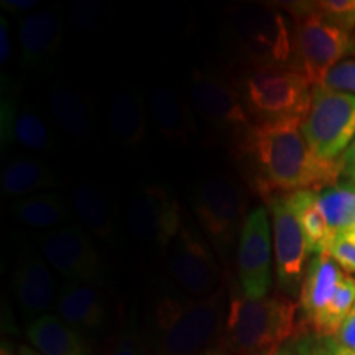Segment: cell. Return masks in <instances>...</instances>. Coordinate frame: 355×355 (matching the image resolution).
Instances as JSON below:
<instances>
[{"mask_svg":"<svg viewBox=\"0 0 355 355\" xmlns=\"http://www.w3.org/2000/svg\"><path fill=\"white\" fill-rule=\"evenodd\" d=\"M102 19V7L97 2H76L71 7L69 21L78 30H91Z\"/></svg>","mask_w":355,"mask_h":355,"instance_id":"34","label":"cell"},{"mask_svg":"<svg viewBox=\"0 0 355 355\" xmlns=\"http://www.w3.org/2000/svg\"><path fill=\"white\" fill-rule=\"evenodd\" d=\"M73 209L86 227L102 242H117V224L112 207L94 186L83 184L73 191Z\"/></svg>","mask_w":355,"mask_h":355,"instance_id":"25","label":"cell"},{"mask_svg":"<svg viewBox=\"0 0 355 355\" xmlns=\"http://www.w3.org/2000/svg\"><path fill=\"white\" fill-rule=\"evenodd\" d=\"M0 355H17V349L12 347L10 343H2V350H0Z\"/></svg>","mask_w":355,"mask_h":355,"instance_id":"44","label":"cell"},{"mask_svg":"<svg viewBox=\"0 0 355 355\" xmlns=\"http://www.w3.org/2000/svg\"><path fill=\"white\" fill-rule=\"evenodd\" d=\"M20 64L26 71H44L53 63L61 44V24L53 12L40 10L19 21Z\"/></svg>","mask_w":355,"mask_h":355,"instance_id":"16","label":"cell"},{"mask_svg":"<svg viewBox=\"0 0 355 355\" xmlns=\"http://www.w3.org/2000/svg\"><path fill=\"white\" fill-rule=\"evenodd\" d=\"M125 222L133 237L165 250L184 225L180 202L170 191L158 184L141 186L132 194Z\"/></svg>","mask_w":355,"mask_h":355,"instance_id":"11","label":"cell"},{"mask_svg":"<svg viewBox=\"0 0 355 355\" xmlns=\"http://www.w3.org/2000/svg\"><path fill=\"white\" fill-rule=\"evenodd\" d=\"M345 272L327 254L313 255L300 290V309L304 321L311 324L326 308L343 282Z\"/></svg>","mask_w":355,"mask_h":355,"instance_id":"19","label":"cell"},{"mask_svg":"<svg viewBox=\"0 0 355 355\" xmlns=\"http://www.w3.org/2000/svg\"><path fill=\"white\" fill-rule=\"evenodd\" d=\"M148 105L135 89H123L110 101L107 109L109 130L127 148L141 145L146 135Z\"/></svg>","mask_w":355,"mask_h":355,"instance_id":"20","label":"cell"},{"mask_svg":"<svg viewBox=\"0 0 355 355\" xmlns=\"http://www.w3.org/2000/svg\"><path fill=\"white\" fill-rule=\"evenodd\" d=\"M293 21H295L293 68L300 71L313 87L321 86L327 73L336 64L347 60L349 55H355L352 33L313 15L301 17Z\"/></svg>","mask_w":355,"mask_h":355,"instance_id":"8","label":"cell"},{"mask_svg":"<svg viewBox=\"0 0 355 355\" xmlns=\"http://www.w3.org/2000/svg\"><path fill=\"white\" fill-rule=\"evenodd\" d=\"M112 355H145L144 344L133 324L123 327L122 334L119 336L117 343L114 345Z\"/></svg>","mask_w":355,"mask_h":355,"instance_id":"35","label":"cell"},{"mask_svg":"<svg viewBox=\"0 0 355 355\" xmlns=\"http://www.w3.org/2000/svg\"><path fill=\"white\" fill-rule=\"evenodd\" d=\"M166 257L171 278L193 298H206L225 285L214 248L188 225L166 248Z\"/></svg>","mask_w":355,"mask_h":355,"instance_id":"9","label":"cell"},{"mask_svg":"<svg viewBox=\"0 0 355 355\" xmlns=\"http://www.w3.org/2000/svg\"><path fill=\"white\" fill-rule=\"evenodd\" d=\"M225 313V285L206 298L163 296L153 311L157 355H199L217 340Z\"/></svg>","mask_w":355,"mask_h":355,"instance_id":"3","label":"cell"},{"mask_svg":"<svg viewBox=\"0 0 355 355\" xmlns=\"http://www.w3.org/2000/svg\"><path fill=\"white\" fill-rule=\"evenodd\" d=\"M13 293L25 316H46L58 300L55 279L46 260L37 250H26L19 257L13 272Z\"/></svg>","mask_w":355,"mask_h":355,"instance_id":"15","label":"cell"},{"mask_svg":"<svg viewBox=\"0 0 355 355\" xmlns=\"http://www.w3.org/2000/svg\"><path fill=\"white\" fill-rule=\"evenodd\" d=\"M189 104L166 84H158L150 91L148 114L163 139L176 145H191L196 135V122Z\"/></svg>","mask_w":355,"mask_h":355,"instance_id":"17","label":"cell"},{"mask_svg":"<svg viewBox=\"0 0 355 355\" xmlns=\"http://www.w3.org/2000/svg\"><path fill=\"white\" fill-rule=\"evenodd\" d=\"M301 121L252 123L235 139V159L248 188L268 201L296 191H322L343 178V157L319 158Z\"/></svg>","mask_w":355,"mask_h":355,"instance_id":"1","label":"cell"},{"mask_svg":"<svg viewBox=\"0 0 355 355\" xmlns=\"http://www.w3.org/2000/svg\"><path fill=\"white\" fill-rule=\"evenodd\" d=\"M12 144H19L32 152H53L56 148V140L46 122L32 107H19L17 110L10 133L2 150Z\"/></svg>","mask_w":355,"mask_h":355,"instance_id":"27","label":"cell"},{"mask_svg":"<svg viewBox=\"0 0 355 355\" xmlns=\"http://www.w3.org/2000/svg\"><path fill=\"white\" fill-rule=\"evenodd\" d=\"M3 10L15 13V15H20V13H28L37 10L40 2L37 0H2L0 2Z\"/></svg>","mask_w":355,"mask_h":355,"instance_id":"38","label":"cell"},{"mask_svg":"<svg viewBox=\"0 0 355 355\" xmlns=\"http://www.w3.org/2000/svg\"><path fill=\"white\" fill-rule=\"evenodd\" d=\"M321 207L332 235L355 225V184L343 181L318 193Z\"/></svg>","mask_w":355,"mask_h":355,"instance_id":"28","label":"cell"},{"mask_svg":"<svg viewBox=\"0 0 355 355\" xmlns=\"http://www.w3.org/2000/svg\"><path fill=\"white\" fill-rule=\"evenodd\" d=\"M277 350H278V347H275V349H268V350H260V352L248 354V355H275V354H277Z\"/></svg>","mask_w":355,"mask_h":355,"instance_id":"45","label":"cell"},{"mask_svg":"<svg viewBox=\"0 0 355 355\" xmlns=\"http://www.w3.org/2000/svg\"><path fill=\"white\" fill-rule=\"evenodd\" d=\"M250 199L245 184L227 175L202 178L191 191V207L207 242L227 260L237 247Z\"/></svg>","mask_w":355,"mask_h":355,"instance_id":"6","label":"cell"},{"mask_svg":"<svg viewBox=\"0 0 355 355\" xmlns=\"http://www.w3.org/2000/svg\"><path fill=\"white\" fill-rule=\"evenodd\" d=\"M321 86L355 96V58H347L336 64L327 73Z\"/></svg>","mask_w":355,"mask_h":355,"instance_id":"32","label":"cell"},{"mask_svg":"<svg viewBox=\"0 0 355 355\" xmlns=\"http://www.w3.org/2000/svg\"><path fill=\"white\" fill-rule=\"evenodd\" d=\"M56 186L55 171L38 158H13L0 173V189L8 198H26L40 191L46 193Z\"/></svg>","mask_w":355,"mask_h":355,"instance_id":"23","label":"cell"},{"mask_svg":"<svg viewBox=\"0 0 355 355\" xmlns=\"http://www.w3.org/2000/svg\"><path fill=\"white\" fill-rule=\"evenodd\" d=\"M343 178L344 181L355 184V140L343 155Z\"/></svg>","mask_w":355,"mask_h":355,"instance_id":"39","label":"cell"},{"mask_svg":"<svg viewBox=\"0 0 355 355\" xmlns=\"http://www.w3.org/2000/svg\"><path fill=\"white\" fill-rule=\"evenodd\" d=\"M354 46H355V35H354Z\"/></svg>","mask_w":355,"mask_h":355,"instance_id":"46","label":"cell"},{"mask_svg":"<svg viewBox=\"0 0 355 355\" xmlns=\"http://www.w3.org/2000/svg\"><path fill=\"white\" fill-rule=\"evenodd\" d=\"M296 219H298L301 229L308 242L309 254L321 255L327 254V248L332 241L329 225L324 217L318 201V191H296V193L286 194Z\"/></svg>","mask_w":355,"mask_h":355,"instance_id":"26","label":"cell"},{"mask_svg":"<svg viewBox=\"0 0 355 355\" xmlns=\"http://www.w3.org/2000/svg\"><path fill=\"white\" fill-rule=\"evenodd\" d=\"M327 255L336 261L345 273H355V225L332 237Z\"/></svg>","mask_w":355,"mask_h":355,"instance_id":"31","label":"cell"},{"mask_svg":"<svg viewBox=\"0 0 355 355\" xmlns=\"http://www.w3.org/2000/svg\"><path fill=\"white\" fill-rule=\"evenodd\" d=\"M272 212L273 259L278 288L288 298L298 295L308 266L309 247L286 194L268 199Z\"/></svg>","mask_w":355,"mask_h":355,"instance_id":"12","label":"cell"},{"mask_svg":"<svg viewBox=\"0 0 355 355\" xmlns=\"http://www.w3.org/2000/svg\"><path fill=\"white\" fill-rule=\"evenodd\" d=\"M331 347H332V352H334V355H355V350H350V349H343V347H337V345H334L329 340Z\"/></svg>","mask_w":355,"mask_h":355,"instance_id":"43","label":"cell"},{"mask_svg":"<svg viewBox=\"0 0 355 355\" xmlns=\"http://www.w3.org/2000/svg\"><path fill=\"white\" fill-rule=\"evenodd\" d=\"M12 44H10V32H8V24L6 17H0V63L6 64L10 61Z\"/></svg>","mask_w":355,"mask_h":355,"instance_id":"37","label":"cell"},{"mask_svg":"<svg viewBox=\"0 0 355 355\" xmlns=\"http://www.w3.org/2000/svg\"><path fill=\"white\" fill-rule=\"evenodd\" d=\"M275 355H298V354H296V350L293 349V345L290 343V344H283L282 347H278L277 354Z\"/></svg>","mask_w":355,"mask_h":355,"instance_id":"42","label":"cell"},{"mask_svg":"<svg viewBox=\"0 0 355 355\" xmlns=\"http://www.w3.org/2000/svg\"><path fill=\"white\" fill-rule=\"evenodd\" d=\"M293 20L313 15L327 24L339 26L345 32L355 28V0H314V2H283L278 3Z\"/></svg>","mask_w":355,"mask_h":355,"instance_id":"29","label":"cell"},{"mask_svg":"<svg viewBox=\"0 0 355 355\" xmlns=\"http://www.w3.org/2000/svg\"><path fill=\"white\" fill-rule=\"evenodd\" d=\"M56 308L58 316L79 332L99 329L107 319L104 293L89 283L66 282L58 293Z\"/></svg>","mask_w":355,"mask_h":355,"instance_id":"18","label":"cell"},{"mask_svg":"<svg viewBox=\"0 0 355 355\" xmlns=\"http://www.w3.org/2000/svg\"><path fill=\"white\" fill-rule=\"evenodd\" d=\"M237 91L252 123L303 122L313 102V87L293 68L245 69Z\"/></svg>","mask_w":355,"mask_h":355,"instance_id":"5","label":"cell"},{"mask_svg":"<svg viewBox=\"0 0 355 355\" xmlns=\"http://www.w3.org/2000/svg\"><path fill=\"white\" fill-rule=\"evenodd\" d=\"M301 132L319 158L339 159L355 140V96L324 86L313 87V102Z\"/></svg>","mask_w":355,"mask_h":355,"instance_id":"7","label":"cell"},{"mask_svg":"<svg viewBox=\"0 0 355 355\" xmlns=\"http://www.w3.org/2000/svg\"><path fill=\"white\" fill-rule=\"evenodd\" d=\"M199 355H234L232 350L227 347V344L222 339H217L216 343H212L209 347H206Z\"/></svg>","mask_w":355,"mask_h":355,"instance_id":"40","label":"cell"},{"mask_svg":"<svg viewBox=\"0 0 355 355\" xmlns=\"http://www.w3.org/2000/svg\"><path fill=\"white\" fill-rule=\"evenodd\" d=\"M273 235L268 209L263 206L248 212L237 243V272L243 295L265 298L272 288Z\"/></svg>","mask_w":355,"mask_h":355,"instance_id":"14","label":"cell"},{"mask_svg":"<svg viewBox=\"0 0 355 355\" xmlns=\"http://www.w3.org/2000/svg\"><path fill=\"white\" fill-rule=\"evenodd\" d=\"M329 340L337 347L355 350V304L349 311V314L339 326L334 337H331Z\"/></svg>","mask_w":355,"mask_h":355,"instance_id":"36","label":"cell"},{"mask_svg":"<svg viewBox=\"0 0 355 355\" xmlns=\"http://www.w3.org/2000/svg\"><path fill=\"white\" fill-rule=\"evenodd\" d=\"M10 212L20 224L43 232L61 227L71 214L63 194L56 191L15 199L10 206Z\"/></svg>","mask_w":355,"mask_h":355,"instance_id":"24","label":"cell"},{"mask_svg":"<svg viewBox=\"0 0 355 355\" xmlns=\"http://www.w3.org/2000/svg\"><path fill=\"white\" fill-rule=\"evenodd\" d=\"M26 337L42 355H92L81 332L56 314L33 319Z\"/></svg>","mask_w":355,"mask_h":355,"instance_id":"21","label":"cell"},{"mask_svg":"<svg viewBox=\"0 0 355 355\" xmlns=\"http://www.w3.org/2000/svg\"><path fill=\"white\" fill-rule=\"evenodd\" d=\"M48 107L58 125L74 140H86L92 130L91 101L73 86H56L48 94Z\"/></svg>","mask_w":355,"mask_h":355,"instance_id":"22","label":"cell"},{"mask_svg":"<svg viewBox=\"0 0 355 355\" xmlns=\"http://www.w3.org/2000/svg\"><path fill=\"white\" fill-rule=\"evenodd\" d=\"M43 259L68 282L104 285L105 268L99 252L79 225L66 224L38 234Z\"/></svg>","mask_w":355,"mask_h":355,"instance_id":"10","label":"cell"},{"mask_svg":"<svg viewBox=\"0 0 355 355\" xmlns=\"http://www.w3.org/2000/svg\"><path fill=\"white\" fill-rule=\"evenodd\" d=\"M188 91L194 112L214 130L232 133L237 139L252 125L237 86H232L219 74L194 69L189 76Z\"/></svg>","mask_w":355,"mask_h":355,"instance_id":"13","label":"cell"},{"mask_svg":"<svg viewBox=\"0 0 355 355\" xmlns=\"http://www.w3.org/2000/svg\"><path fill=\"white\" fill-rule=\"evenodd\" d=\"M17 355H42V354H40L35 347H30V345L26 344H20L19 347H17Z\"/></svg>","mask_w":355,"mask_h":355,"instance_id":"41","label":"cell"},{"mask_svg":"<svg viewBox=\"0 0 355 355\" xmlns=\"http://www.w3.org/2000/svg\"><path fill=\"white\" fill-rule=\"evenodd\" d=\"M355 304V278L352 275L345 273L339 288L334 293L329 303L326 304L321 313L318 314L316 319L309 324L314 334L321 337H334V334L343 324L349 311Z\"/></svg>","mask_w":355,"mask_h":355,"instance_id":"30","label":"cell"},{"mask_svg":"<svg viewBox=\"0 0 355 355\" xmlns=\"http://www.w3.org/2000/svg\"><path fill=\"white\" fill-rule=\"evenodd\" d=\"M291 345L298 355H334L329 339L314 332H300L291 340Z\"/></svg>","mask_w":355,"mask_h":355,"instance_id":"33","label":"cell"},{"mask_svg":"<svg viewBox=\"0 0 355 355\" xmlns=\"http://www.w3.org/2000/svg\"><path fill=\"white\" fill-rule=\"evenodd\" d=\"M296 301L285 295L248 298L234 291L220 339L235 355L282 347L296 332Z\"/></svg>","mask_w":355,"mask_h":355,"instance_id":"4","label":"cell"},{"mask_svg":"<svg viewBox=\"0 0 355 355\" xmlns=\"http://www.w3.org/2000/svg\"><path fill=\"white\" fill-rule=\"evenodd\" d=\"M224 37L245 69L293 68L295 63V21L275 3L230 8Z\"/></svg>","mask_w":355,"mask_h":355,"instance_id":"2","label":"cell"}]
</instances>
